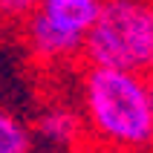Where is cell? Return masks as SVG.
<instances>
[{
  "label": "cell",
  "instance_id": "1",
  "mask_svg": "<svg viewBox=\"0 0 153 153\" xmlns=\"http://www.w3.org/2000/svg\"><path fill=\"white\" fill-rule=\"evenodd\" d=\"M87 136L107 153H136L153 145V81L139 69L90 67L81 75Z\"/></svg>",
  "mask_w": 153,
  "mask_h": 153
},
{
  "label": "cell",
  "instance_id": "2",
  "mask_svg": "<svg viewBox=\"0 0 153 153\" xmlns=\"http://www.w3.org/2000/svg\"><path fill=\"white\" fill-rule=\"evenodd\" d=\"M153 49L150 0H104L84 41V58L95 67L145 72Z\"/></svg>",
  "mask_w": 153,
  "mask_h": 153
},
{
  "label": "cell",
  "instance_id": "3",
  "mask_svg": "<svg viewBox=\"0 0 153 153\" xmlns=\"http://www.w3.org/2000/svg\"><path fill=\"white\" fill-rule=\"evenodd\" d=\"M101 6H104V0H41L38 12L43 17H49L55 26H61L67 35H72L84 43Z\"/></svg>",
  "mask_w": 153,
  "mask_h": 153
},
{
  "label": "cell",
  "instance_id": "4",
  "mask_svg": "<svg viewBox=\"0 0 153 153\" xmlns=\"http://www.w3.org/2000/svg\"><path fill=\"white\" fill-rule=\"evenodd\" d=\"M32 130L38 142L49 145L52 150H69L87 139V121L78 119L72 110H64V107H52V110L41 113Z\"/></svg>",
  "mask_w": 153,
  "mask_h": 153
},
{
  "label": "cell",
  "instance_id": "5",
  "mask_svg": "<svg viewBox=\"0 0 153 153\" xmlns=\"http://www.w3.org/2000/svg\"><path fill=\"white\" fill-rule=\"evenodd\" d=\"M35 130L15 113L0 116V153H35Z\"/></svg>",
  "mask_w": 153,
  "mask_h": 153
},
{
  "label": "cell",
  "instance_id": "6",
  "mask_svg": "<svg viewBox=\"0 0 153 153\" xmlns=\"http://www.w3.org/2000/svg\"><path fill=\"white\" fill-rule=\"evenodd\" d=\"M41 0H0V6H3V17L6 20H26V17L32 15L35 9H38Z\"/></svg>",
  "mask_w": 153,
  "mask_h": 153
},
{
  "label": "cell",
  "instance_id": "7",
  "mask_svg": "<svg viewBox=\"0 0 153 153\" xmlns=\"http://www.w3.org/2000/svg\"><path fill=\"white\" fill-rule=\"evenodd\" d=\"M147 72L153 75V49H150V64H147Z\"/></svg>",
  "mask_w": 153,
  "mask_h": 153
}]
</instances>
